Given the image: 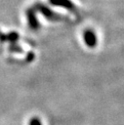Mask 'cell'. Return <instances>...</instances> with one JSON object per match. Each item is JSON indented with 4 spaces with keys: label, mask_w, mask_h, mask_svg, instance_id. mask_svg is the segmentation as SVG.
Returning a JSON list of instances; mask_svg holds the SVG:
<instances>
[{
    "label": "cell",
    "mask_w": 124,
    "mask_h": 125,
    "mask_svg": "<svg viewBox=\"0 0 124 125\" xmlns=\"http://www.w3.org/2000/svg\"><path fill=\"white\" fill-rule=\"evenodd\" d=\"M36 9L48 20L50 21H61L62 20L63 18L62 17V15L58 14V13H55L54 11H52L51 9H49L48 7H46L45 5H42V4H36Z\"/></svg>",
    "instance_id": "1"
},
{
    "label": "cell",
    "mask_w": 124,
    "mask_h": 125,
    "mask_svg": "<svg viewBox=\"0 0 124 125\" xmlns=\"http://www.w3.org/2000/svg\"><path fill=\"white\" fill-rule=\"evenodd\" d=\"M49 2L54 6L62 7L70 12H73V13L77 12V7L70 0H49Z\"/></svg>",
    "instance_id": "2"
},
{
    "label": "cell",
    "mask_w": 124,
    "mask_h": 125,
    "mask_svg": "<svg viewBox=\"0 0 124 125\" xmlns=\"http://www.w3.org/2000/svg\"><path fill=\"white\" fill-rule=\"evenodd\" d=\"M83 38L89 48H94L97 45V36L92 29H86L83 33Z\"/></svg>",
    "instance_id": "3"
},
{
    "label": "cell",
    "mask_w": 124,
    "mask_h": 125,
    "mask_svg": "<svg viewBox=\"0 0 124 125\" xmlns=\"http://www.w3.org/2000/svg\"><path fill=\"white\" fill-rule=\"evenodd\" d=\"M27 20H28V24L32 29H37L39 27L38 20H37L34 9H29L27 11Z\"/></svg>",
    "instance_id": "4"
},
{
    "label": "cell",
    "mask_w": 124,
    "mask_h": 125,
    "mask_svg": "<svg viewBox=\"0 0 124 125\" xmlns=\"http://www.w3.org/2000/svg\"><path fill=\"white\" fill-rule=\"evenodd\" d=\"M29 125H42V123H41V121H40L38 118L34 117V118H32V119L30 120Z\"/></svg>",
    "instance_id": "5"
},
{
    "label": "cell",
    "mask_w": 124,
    "mask_h": 125,
    "mask_svg": "<svg viewBox=\"0 0 124 125\" xmlns=\"http://www.w3.org/2000/svg\"><path fill=\"white\" fill-rule=\"evenodd\" d=\"M27 59H28V60H32V59H33V54H32V53H29Z\"/></svg>",
    "instance_id": "6"
}]
</instances>
